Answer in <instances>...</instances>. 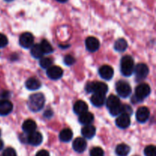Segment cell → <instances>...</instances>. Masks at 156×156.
<instances>
[{
	"instance_id": "6da1fadb",
	"label": "cell",
	"mask_w": 156,
	"mask_h": 156,
	"mask_svg": "<svg viewBox=\"0 0 156 156\" xmlns=\"http://www.w3.org/2000/svg\"><path fill=\"white\" fill-rule=\"evenodd\" d=\"M45 104V98L41 93H36L29 97L27 101V106L29 109L33 112H37L41 111Z\"/></svg>"
},
{
	"instance_id": "7a4b0ae2",
	"label": "cell",
	"mask_w": 156,
	"mask_h": 156,
	"mask_svg": "<svg viewBox=\"0 0 156 156\" xmlns=\"http://www.w3.org/2000/svg\"><path fill=\"white\" fill-rule=\"evenodd\" d=\"M85 90L88 93H93V94H107L108 91V87L104 82H88L85 87Z\"/></svg>"
},
{
	"instance_id": "3957f363",
	"label": "cell",
	"mask_w": 156,
	"mask_h": 156,
	"mask_svg": "<svg viewBox=\"0 0 156 156\" xmlns=\"http://www.w3.org/2000/svg\"><path fill=\"white\" fill-rule=\"evenodd\" d=\"M134 61L130 56H125L120 61V72L124 76H130L134 71Z\"/></svg>"
},
{
	"instance_id": "277c9868",
	"label": "cell",
	"mask_w": 156,
	"mask_h": 156,
	"mask_svg": "<svg viewBox=\"0 0 156 156\" xmlns=\"http://www.w3.org/2000/svg\"><path fill=\"white\" fill-rule=\"evenodd\" d=\"M150 93V86H149L148 84L142 83L140 84V85H139L136 88L135 96H134V98H136L137 100V102L140 103L142 101L144 100L145 98H146L149 95Z\"/></svg>"
},
{
	"instance_id": "5b68a950",
	"label": "cell",
	"mask_w": 156,
	"mask_h": 156,
	"mask_svg": "<svg viewBox=\"0 0 156 156\" xmlns=\"http://www.w3.org/2000/svg\"><path fill=\"white\" fill-rule=\"evenodd\" d=\"M116 91L119 96L122 98H127L132 92V88L129 83L124 81H120L116 85Z\"/></svg>"
},
{
	"instance_id": "8992f818",
	"label": "cell",
	"mask_w": 156,
	"mask_h": 156,
	"mask_svg": "<svg viewBox=\"0 0 156 156\" xmlns=\"http://www.w3.org/2000/svg\"><path fill=\"white\" fill-rule=\"evenodd\" d=\"M149 68L144 63H139L136 66V67H134L133 73H135L136 78L138 81H142L146 79L149 75Z\"/></svg>"
},
{
	"instance_id": "52a82bcc",
	"label": "cell",
	"mask_w": 156,
	"mask_h": 156,
	"mask_svg": "<svg viewBox=\"0 0 156 156\" xmlns=\"http://www.w3.org/2000/svg\"><path fill=\"white\" fill-rule=\"evenodd\" d=\"M19 44L24 48H30L34 44V36L30 33L26 32L20 36Z\"/></svg>"
},
{
	"instance_id": "ba28073f",
	"label": "cell",
	"mask_w": 156,
	"mask_h": 156,
	"mask_svg": "<svg viewBox=\"0 0 156 156\" xmlns=\"http://www.w3.org/2000/svg\"><path fill=\"white\" fill-rule=\"evenodd\" d=\"M62 74H63V71L62 69L56 66H51L47 70V76L53 80H57L60 79L62 76Z\"/></svg>"
},
{
	"instance_id": "9c48e42d",
	"label": "cell",
	"mask_w": 156,
	"mask_h": 156,
	"mask_svg": "<svg viewBox=\"0 0 156 156\" xmlns=\"http://www.w3.org/2000/svg\"><path fill=\"white\" fill-rule=\"evenodd\" d=\"M27 143L30 145L34 146H37L42 143L43 136L41 133L34 131V132L28 134V136H27Z\"/></svg>"
},
{
	"instance_id": "30bf717a",
	"label": "cell",
	"mask_w": 156,
	"mask_h": 156,
	"mask_svg": "<svg viewBox=\"0 0 156 156\" xmlns=\"http://www.w3.org/2000/svg\"><path fill=\"white\" fill-rule=\"evenodd\" d=\"M150 115V111L146 107H141L139 108L136 114V118L140 123H146Z\"/></svg>"
},
{
	"instance_id": "8fae6325",
	"label": "cell",
	"mask_w": 156,
	"mask_h": 156,
	"mask_svg": "<svg viewBox=\"0 0 156 156\" xmlns=\"http://www.w3.org/2000/svg\"><path fill=\"white\" fill-rule=\"evenodd\" d=\"M116 124L120 129H126L130 125V117L126 114H121L116 120Z\"/></svg>"
},
{
	"instance_id": "7c38bea8",
	"label": "cell",
	"mask_w": 156,
	"mask_h": 156,
	"mask_svg": "<svg viewBox=\"0 0 156 156\" xmlns=\"http://www.w3.org/2000/svg\"><path fill=\"white\" fill-rule=\"evenodd\" d=\"M85 46L88 51L95 52L100 47V42L94 37H88L85 41Z\"/></svg>"
},
{
	"instance_id": "4fadbf2b",
	"label": "cell",
	"mask_w": 156,
	"mask_h": 156,
	"mask_svg": "<svg viewBox=\"0 0 156 156\" xmlns=\"http://www.w3.org/2000/svg\"><path fill=\"white\" fill-rule=\"evenodd\" d=\"M99 75L102 79L110 80L114 76V69L110 66L104 65L99 69Z\"/></svg>"
},
{
	"instance_id": "5bb4252c",
	"label": "cell",
	"mask_w": 156,
	"mask_h": 156,
	"mask_svg": "<svg viewBox=\"0 0 156 156\" xmlns=\"http://www.w3.org/2000/svg\"><path fill=\"white\" fill-rule=\"evenodd\" d=\"M73 148L76 152L82 153L83 152H85V150L87 148L86 141H85V139L79 137V138L76 139V140L73 141Z\"/></svg>"
},
{
	"instance_id": "9a60e30c",
	"label": "cell",
	"mask_w": 156,
	"mask_h": 156,
	"mask_svg": "<svg viewBox=\"0 0 156 156\" xmlns=\"http://www.w3.org/2000/svg\"><path fill=\"white\" fill-rule=\"evenodd\" d=\"M13 109V105L8 100L0 101V115L6 116L10 114Z\"/></svg>"
},
{
	"instance_id": "2e32d148",
	"label": "cell",
	"mask_w": 156,
	"mask_h": 156,
	"mask_svg": "<svg viewBox=\"0 0 156 156\" xmlns=\"http://www.w3.org/2000/svg\"><path fill=\"white\" fill-rule=\"evenodd\" d=\"M96 128L92 125H85L82 129V135L86 139H91L95 136Z\"/></svg>"
},
{
	"instance_id": "e0dca14e",
	"label": "cell",
	"mask_w": 156,
	"mask_h": 156,
	"mask_svg": "<svg viewBox=\"0 0 156 156\" xmlns=\"http://www.w3.org/2000/svg\"><path fill=\"white\" fill-rule=\"evenodd\" d=\"M93 120H94V115L91 113L86 111V112H84L82 114H79V121L81 124H91L93 122Z\"/></svg>"
},
{
	"instance_id": "ac0fdd59",
	"label": "cell",
	"mask_w": 156,
	"mask_h": 156,
	"mask_svg": "<svg viewBox=\"0 0 156 156\" xmlns=\"http://www.w3.org/2000/svg\"><path fill=\"white\" fill-rule=\"evenodd\" d=\"M105 95L101 94H93V95L91 97V102L94 106L97 108L103 106L105 103Z\"/></svg>"
},
{
	"instance_id": "d6986e66",
	"label": "cell",
	"mask_w": 156,
	"mask_h": 156,
	"mask_svg": "<svg viewBox=\"0 0 156 156\" xmlns=\"http://www.w3.org/2000/svg\"><path fill=\"white\" fill-rule=\"evenodd\" d=\"M25 86L28 90L34 91V90H37L38 88H41V83L36 78H30L26 81Z\"/></svg>"
},
{
	"instance_id": "ffe728a7",
	"label": "cell",
	"mask_w": 156,
	"mask_h": 156,
	"mask_svg": "<svg viewBox=\"0 0 156 156\" xmlns=\"http://www.w3.org/2000/svg\"><path fill=\"white\" fill-rule=\"evenodd\" d=\"M36 129L37 123L33 120H30V119L25 120L22 124V129L26 133H30L36 130Z\"/></svg>"
},
{
	"instance_id": "44dd1931",
	"label": "cell",
	"mask_w": 156,
	"mask_h": 156,
	"mask_svg": "<svg viewBox=\"0 0 156 156\" xmlns=\"http://www.w3.org/2000/svg\"><path fill=\"white\" fill-rule=\"evenodd\" d=\"M88 105L83 101H78L76 102L73 107V111L76 114H81L84 112L88 111Z\"/></svg>"
},
{
	"instance_id": "7402d4cb",
	"label": "cell",
	"mask_w": 156,
	"mask_h": 156,
	"mask_svg": "<svg viewBox=\"0 0 156 156\" xmlns=\"http://www.w3.org/2000/svg\"><path fill=\"white\" fill-rule=\"evenodd\" d=\"M130 152V147L126 144H120L116 147L115 152L118 156H127Z\"/></svg>"
},
{
	"instance_id": "603a6c76",
	"label": "cell",
	"mask_w": 156,
	"mask_h": 156,
	"mask_svg": "<svg viewBox=\"0 0 156 156\" xmlns=\"http://www.w3.org/2000/svg\"><path fill=\"white\" fill-rule=\"evenodd\" d=\"M120 100L117 96L115 95H111L109 96L108 99H107L106 101V105L107 108L108 109H111V108H116V107L119 106L120 105Z\"/></svg>"
},
{
	"instance_id": "cb8c5ba5",
	"label": "cell",
	"mask_w": 156,
	"mask_h": 156,
	"mask_svg": "<svg viewBox=\"0 0 156 156\" xmlns=\"http://www.w3.org/2000/svg\"><path fill=\"white\" fill-rule=\"evenodd\" d=\"M73 133L70 129H64L59 133V140L63 143H68L73 138Z\"/></svg>"
},
{
	"instance_id": "d4e9b609",
	"label": "cell",
	"mask_w": 156,
	"mask_h": 156,
	"mask_svg": "<svg viewBox=\"0 0 156 156\" xmlns=\"http://www.w3.org/2000/svg\"><path fill=\"white\" fill-rule=\"evenodd\" d=\"M30 53L31 56L36 59H41L44 56V53L40 44H33L30 47Z\"/></svg>"
},
{
	"instance_id": "484cf974",
	"label": "cell",
	"mask_w": 156,
	"mask_h": 156,
	"mask_svg": "<svg viewBox=\"0 0 156 156\" xmlns=\"http://www.w3.org/2000/svg\"><path fill=\"white\" fill-rule=\"evenodd\" d=\"M127 42L125 39L123 38H120V39L117 40V41L114 44V49L115 50L118 52H123L126 50L127 48Z\"/></svg>"
},
{
	"instance_id": "4316f807",
	"label": "cell",
	"mask_w": 156,
	"mask_h": 156,
	"mask_svg": "<svg viewBox=\"0 0 156 156\" xmlns=\"http://www.w3.org/2000/svg\"><path fill=\"white\" fill-rule=\"evenodd\" d=\"M40 45H41L44 54H50V53H51L53 51V49L52 47L51 44L48 41H46V40H44Z\"/></svg>"
},
{
	"instance_id": "83f0119b",
	"label": "cell",
	"mask_w": 156,
	"mask_h": 156,
	"mask_svg": "<svg viewBox=\"0 0 156 156\" xmlns=\"http://www.w3.org/2000/svg\"><path fill=\"white\" fill-rule=\"evenodd\" d=\"M52 65V59L48 57L41 58L40 59V66L43 69H48L49 67L51 66Z\"/></svg>"
},
{
	"instance_id": "f1b7e54d",
	"label": "cell",
	"mask_w": 156,
	"mask_h": 156,
	"mask_svg": "<svg viewBox=\"0 0 156 156\" xmlns=\"http://www.w3.org/2000/svg\"><path fill=\"white\" fill-rule=\"evenodd\" d=\"M90 156H105V152L100 147H94L90 151Z\"/></svg>"
},
{
	"instance_id": "f546056e",
	"label": "cell",
	"mask_w": 156,
	"mask_h": 156,
	"mask_svg": "<svg viewBox=\"0 0 156 156\" xmlns=\"http://www.w3.org/2000/svg\"><path fill=\"white\" fill-rule=\"evenodd\" d=\"M144 154L146 156H155V146L150 145V146H146L144 150Z\"/></svg>"
},
{
	"instance_id": "4dcf8cb0",
	"label": "cell",
	"mask_w": 156,
	"mask_h": 156,
	"mask_svg": "<svg viewBox=\"0 0 156 156\" xmlns=\"http://www.w3.org/2000/svg\"><path fill=\"white\" fill-rule=\"evenodd\" d=\"M64 62L67 66H72L76 62V59L71 55H67L64 58Z\"/></svg>"
},
{
	"instance_id": "1f68e13d",
	"label": "cell",
	"mask_w": 156,
	"mask_h": 156,
	"mask_svg": "<svg viewBox=\"0 0 156 156\" xmlns=\"http://www.w3.org/2000/svg\"><path fill=\"white\" fill-rule=\"evenodd\" d=\"M8 44H9V41H8L7 37L5 34H0V48L5 47Z\"/></svg>"
},
{
	"instance_id": "d6a6232c",
	"label": "cell",
	"mask_w": 156,
	"mask_h": 156,
	"mask_svg": "<svg viewBox=\"0 0 156 156\" xmlns=\"http://www.w3.org/2000/svg\"><path fill=\"white\" fill-rule=\"evenodd\" d=\"M2 156H17V154L14 149H12V148H7L3 152Z\"/></svg>"
},
{
	"instance_id": "836d02e7",
	"label": "cell",
	"mask_w": 156,
	"mask_h": 156,
	"mask_svg": "<svg viewBox=\"0 0 156 156\" xmlns=\"http://www.w3.org/2000/svg\"><path fill=\"white\" fill-rule=\"evenodd\" d=\"M9 97V92L7 91H2L0 92V101L1 100H7Z\"/></svg>"
},
{
	"instance_id": "e575fe53",
	"label": "cell",
	"mask_w": 156,
	"mask_h": 156,
	"mask_svg": "<svg viewBox=\"0 0 156 156\" xmlns=\"http://www.w3.org/2000/svg\"><path fill=\"white\" fill-rule=\"evenodd\" d=\"M36 156H50V153H49L48 151L43 149V150H41L37 152Z\"/></svg>"
},
{
	"instance_id": "d590c367",
	"label": "cell",
	"mask_w": 156,
	"mask_h": 156,
	"mask_svg": "<svg viewBox=\"0 0 156 156\" xmlns=\"http://www.w3.org/2000/svg\"><path fill=\"white\" fill-rule=\"evenodd\" d=\"M3 146H4V144H3L2 140H0V150H2V149Z\"/></svg>"
},
{
	"instance_id": "8d00e7d4",
	"label": "cell",
	"mask_w": 156,
	"mask_h": 156,
	"mask_svg": "<svg viewBox=\"0 0 156 156\" xmlns=\"http://www.w3.org/2000/svg\"><path fill=\"white\" fill-rule=\"evenodd\" d=\"M56 1L59 2L63 3V2H67V1H68V0H56Z\"/></svg>"
},
{
	"instance_id": "74e56055",
	"label": "cell",
	"mask_w": 156,
	"mask_h": 156,
	"mask_svg": "<svg viewBox=\"0 0 156 156\" xmlns=\"http://www.w3.org/2000/svg\"><path fill=\"white\" fill-rule=\"evenodd\" d=\"M5 1H6V2H12V1H13V0H5Z\"/></svg>"
},
{
	"instance_id": "f35d334b",
	"label": "cell",
	"mask_w": 156,
	"mask_h": 156,
	"mask_svg": "<svg viewBox=\"0 0 156 156\" xmlns=\"http://www.w3.org/2000/svg\"><path fill=\"white\" fill-rule=\"evenodd\" d=\"M0 136H1V130H0Z\"/></svg>"
}]
</instances>
